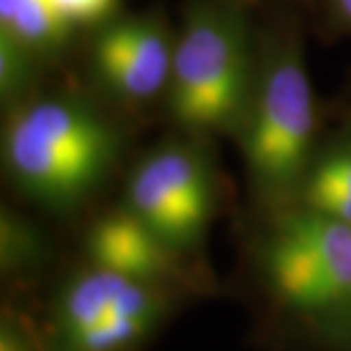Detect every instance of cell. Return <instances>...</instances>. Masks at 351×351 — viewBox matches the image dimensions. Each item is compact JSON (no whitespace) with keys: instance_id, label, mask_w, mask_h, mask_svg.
Returning a JSON list of instances; mask_svg holds the SVG:
<instances>
[{"instance_id":"obj_9","label":"cell","mask_w":351,"mask_h":351,"mask_svg":"<svg viewBox=\"0 0 351 351\" xmlns=\"http://www.w3.org/2000/svg\"><path fill=\"white\" fill-rule=\"evenodd\" d=\"M295 205L351 225V137L318 149Z\"/></svg>"},{"instance_id":"obj_10","label":"cell","mask_w":351,"mask_h":351,"mask_svg":"<svg viewBox=\"0 0 351 351\" xmlns=\"http://www.w3.org/2000/svg\"><path fill=\"white\" fill-rule=\"evenodd\" d=\"M0 27L36 55L59 49L73 32L51 0H0Z\"/></svg>"},{"instance_id":"obj_13","label":"cell","mask_w":351,"mask_h":351,"mask_svg":"<svg viewBox=\"0 0 351 351\" xmlns=\"http://www.w3.org/2000/svg\"><path fill=\"white\" fill-rule=\"evenodd\" d=\"M55 10L61 14L71 27L100 24L110 18L117 0H51Z\"/></svg>"},{"instance_id":"obj_14","label":"cell","mask_w":351,"mask_h":351,"mask_svg":"<svg viewBox=\"0 0 351 351\" xmlns=\"http://www.w3.org/2000/svg\"><path fill=\"white\" fill-rule=\"evenodd\" d=\"M0 351H36V346L24 326L14 318H4L0 326Z\"/></svg>"},{"instance_id":"obj_2","label":"cell","mask_w":351,"mask_h":351,"mask_svg":"<svg viewBox=\"0 0 351 351\" xmlns=\"http://www.w3.org/2000/svg\"><path fill=\"white\" fill-rule=\"evenodd\" d=\"M237 137L258 195L285 209L295 205L318 152L313 84L295 39L263 51Z\"/></svg>"},{"instance_id":"obj_12","label":"cell","mask_w":351,"mask_h":351,"mask_svg":"<svg viewBox=\"0 0 351 351\" xmlns=\"http://www.w3.org/2000/svg\"><path fill=\"white\" fill-rule=\"evenodd\" d=\"M39 256V239L29 232L24 221H16L12 215L2 219V263L10 271L24 267Z\"/></svg>"},{"instance_id":"obj_8","label":"cell","mask_w":351,"mask_h":351,"mask_svg":"<svg viewBox=\"0 0 351 351\" xmlns=\"http://www.w3.org/2000/svg\"><path fill=\"white\" fill-rule=\"evenodd\" d=\"M90 265L147 285L170 289L182 277V254L170 248L125 205L101 215L84 240Z\"/></svg>"},{"instance_id":"obj_6","label":"cell","mask_w":351,"mask_h":351,"mask_svg":"<svg viewBox=\"0 0 351 351\" xmlns=\"http://www.w3.org/2000/svg\"><path fill=\"white\" fill-rule=\"evenodd\" d=\"M215 178L195 143H166L151 151L127 180L131 213L180 254L199 244L215 211Z\"/></svg>"},{"instance_id":"obj_3","label":"cell","mask_w":351,"mask_h":351,"mask_svg":"<svg viewBox=\"0 0 351 351\" xmlns=\"http://www.w3.org/2000/svg\"><path fill=\"white\" fill-rule=\"evenodd\" d=\"M258 59L239 14L217 4L193 8L176 38L166 88L170 119L195 137L239 133Z\"/></svg>"},{"instance_id":"obj_15","label":"cell","mask_w":351,"mask_h":351,"mask_svg":"<svg viewBox=\"0 0 351 351\" xmlns=\"http://www.w3.org/2000/svg\"><path fill=\"white\" fill-rule=\"evenodd\" d=\"M328 10L336 25L351 32V0H328Z\"/></svg>"},{"instance_id":"obj_4","label":"cell","mask_w":351,"mask_h":351,"mask_svg":"<svg viewBox=\"0 0 351 351\" xmlns=\"http://www.w3.org/2000/svg\"><path fill=\"white\" fill-rule=\"evenodd\" d=\"M262 271L277 301L304 316L351 318V225L291 205L262 248Z\"/></svg>"},{"instance_id":"obj_11","label":"cell","mask_w":351,"mask_h":351,"mask_svg":"<svg viewBox=\"0 0 351 351\" xmlns=\"http://www.w3.org/2000/svg\"><path fill=\"white\" fill-rule=\"evenodd\" d=\"M36 53L6 34H0V96L18 106L36 76Z\"/></svg>"},{"instance_id":"obj_7","label":"cell","mask_w":351,"mask_h":351,"mask_svg":"<svg viewBox=\"0 0 351 351\" xmlns=\"http://www.w3.org/2000/svg\"><path fill=\"white\" fill-rule=\"evenodd\" d=\"M176 39L158 20L135 16L106 25L92 47V66L112 96L147 104L166 96Z\"/></svg>"},{"instance_id":"obj_1","label":"cell","mask_w":351,"mask_h":351,"mask_svg":"<svg viewBox=\"0 0 351 351\" xmlns=\"http://www.w3.org/2000/svg\"><path fill=\"white\" fill-rule=\"evenodd\" d=\"M121 151L117 127L73 96H41L14 106L2 129V160L29 199L69 209L112 174Z\"/></svg>"},{"instance_id":"obj_5","label":"cell","mask_w":351,"mask_h":351,"mask_svg":"<svg viewBox=\"0 0 351 351\" xmlns=\"http://www.w3.org/2000/svg\"><path fill=\"white\" fill-rule=\"evenodd\" d=\"M168 291L96 265L78 271L55 297L53 351H133L162 324Z\"/></svg>"}]
</instances>
